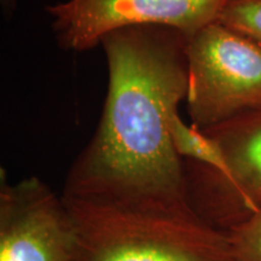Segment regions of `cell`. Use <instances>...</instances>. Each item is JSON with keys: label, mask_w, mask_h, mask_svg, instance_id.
Instances as JSON below:
<instances>
[{"label": "cell", "mask_w": 261, "mask_h": 261, "mask_svg": "<svg viewBox=\"0 0 261 261\" xmlns=\"http://www.w3.org/2000/svg\"><path fill=\"white\" fill-rule=\"evenodd\" d=\"M227 0H67L47 6L63 50L86 51L104 35L132 25H166L192 37L217 22Z\"/></svg>", "instance_id": "obj_5"}, {"label": "cell", "mask_w": 261, "mask_h": 261, "mask_svg": "<svg viewBox=\"0 0 261 261\" xmlns=\"http://www.w3.org/2000/svg\"><path fill=\"white\" fill-rule=\"evenodd\" d=\"M201 130L221 163L184 160L189 203L202 221L228 233L261 210V108Z\"/></svg>", "instance_id": "obj_3"}, {"label": "cell", "mask_w": 261, "mask_h": 261, "mask_svg": "<svg viewBox=\"0 0 261 261\" xmlns=\"http://www.w3.org/2000/svg\"><path fill=\"white\" fill-rule=\"evenodd\" d=\"M169 128L175 151L182 160L200 162L213 168L220 167L219 151L203 130L185 123L178 112L172 114Z\"/></svg>", "instance_id": "obj_7"}, {"label": "cell", "mask_w": 261, "mask_h": 261, "mask_svg": "<svg viewBox=\"0 0 261 261\" xmlns=\"http://www.w3.org/2000/svg\"><path fill=\"white\" fill-rule=\"evenodd\" d=\"M218 22L261 47V0H227Z\"/></svg>", "instance_id": "obj_8"}, {"label": "cell", "mask_w": 261, "mask_h": 261, "mask_svg": "<svg viewBox=\"0 0 261 261\" xmlns=\"http://www.w3.org/2000/svg\"><path fill=\"white\" fill-rule=\"evenodd\" d=\"M232 261H261V210L228 232Z\"/></svg>", "instance_id": "obj_9"}, {"label": "cell", "mask_w": 261, "mask_h": 261, "mask_svg": "<svg viewBox=\"0 0 261 261\" xmlns=\"http://www.w3.org/2000/svg\"><path fill=\"white\" fill-rule=\"evenodd\" d=\"M77 234L63 195L38 177L0 182V261H76Z\"/></svg>", "instance_id": "obj_6"}, {"label": "cell", "mask_w": 261, "mask_h": 261, "mask_svg": "<svg viewBox=\"0 0 261 261\" xmlns=\"http://www.w3.org/2000/svg\"><path fill=\"white\" fill-rule=\"evenodd\" d=\"M189 37L166 25L104 35L108 93L92 138L71 163L62 195L144 213L198 218L171 116L187 98Z\"/></svg>", "instance_id": "obj_1"}, {"label": "cell", "mask_w": 261, "mask_h": 261, "mask_svg": "<svg viewBox=\"0 0 261 261\" xmlns=\"http://www.w3.org/2000/svg\"><path fill=\"white\" fill-rule=\"evenodd\" d=\"M63 197L76 228V261H232L228 233L200 218Z\"/></svg>", "instance_id": "obj_2"}, {"label": "cell", "mask_w": 261, "mask_h": 261, "mask_svg": "<svg viewBox=\"0 0 261 261\" xmlns=\"http://www.w3.org/2000/svg\"><path fill=\"white\" fill-rule=\"evenodd\" d=\"M187 106L207 129L261 108V47L219 22L189 38Z\"/></svg>", "instance_id": "obj_4"}]
</instances>
